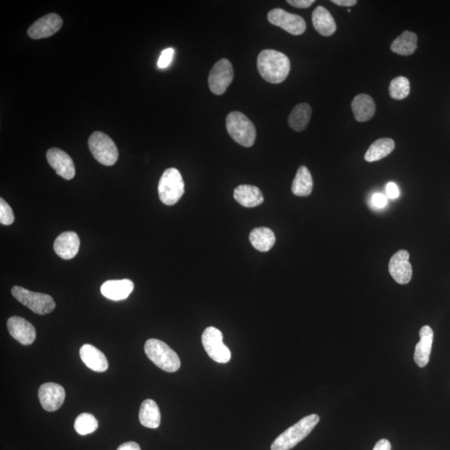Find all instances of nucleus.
Segmentation results:
<instances>
[{"mask_svg":"<svg viewBox=\"0 0 450 450\" xmlns=\"http://www.w3.org/2000/svg\"><path fill=\"white\" fill-rule=\"evenodd\" d=\"M290 58L277 50H262L257 58L258 73L270 83L285 81L290 74Z\"/></svg>","mask_w":450,"mask_h":450,"instance_id":"obj_1","label":"nucleus"},{"mask_svg":"<svg viewBox=\"0 0 450 450\" xmlns=\"http://www.w3.org/2000/svg\"><path fill=\"white\" fill-rule=\"evenodd\" d=\"M319 422L318 415H310L304 417L290 428L281 433L271 445V450H290L299 442L310 435L312 429Z\"/></svg>","mask_w":450,"mask_h":450,"instance_id":"obj_2","label":"nucleus"},{"mask_svg":"<svg viewBox=\"0 0 450 450\" xmlns=\"http://www.w3.org/2000/svg\"><path fill=\"white\" fill-rule=\"evenodd\" d=\"M144 350L149 360L166 372H176L181 368V362L178 354L165 342L156 339L148 340Z\"/></svg>","mask_w":450,"mask_h":450,"instance_id":"obj_3","label":"nucleus"},{"mask_svg":"<svg viewBox=\"0 0 450 450\" xmlns=\"http://www.w3.org/2000/svg\"><path fill=\"white\" fill-rule=\"evenodd\" d=\"M226 128L232 139L244 147H251L256 142V126L243 112H229L226 118Z\"/></svg>","mask_w":450,"mask_h":450,"instance_id":"obj_4","label":"nucleus"},{"mask_svg":"<svg viewBox=\"0 0 450 450\" xmlns=\"http://www.w3.org/2000/svg\"><path fill=\"white\" fill-rule=\"evenodd\" d=\"M158 196L162 203L174 206L185 194V182L179 171L174 168L166 169L158 186Z\"/></svg>","mask_w":450,"mask_h":450,"instance_id":"obj_5","label":"nucleus"},{"mask_svg":"<svg viewBox=\"0 0 450 450\" xmlns=\"http://www.w3.org/2000/svg\"><path fill=\"white\" fill-rule=\"evenodd\" d=\"M89 148L95 160L106 166L115 164L119 158L115 142L106 133L95 131L89 139Z\"/></svg>","mask_w":450,"mask_h":450,"instance_id":"obj_6","label":"nucleus"},{"mask_svg":"<svg viewBox=\"0 0 450 450\" xmlns=\"http://www.w3.org/2000/svg\"><path fill=\"white\" fill-rule=\"evenodd\" d=\"M11 292L12 296L19 302L28 307L35 314L47 315L56 308V302L50 295L35 293V292L24 289L20 286L12 287Z\"/></svg>","mask_w":450,"mask_h":450,"instance_id":"obj_7","label":"nucleus"},{"mask_svg":"<svg viewBox=\"0 0 450 450\" xmlns=\"http://www.w3.org/2000/svg\"><path fill=\"white\" fill-rule=\"evenodd\" d=\"M202 343L208 356L219 364H226L231 358V350L223 343V333L215 327H208L202 335Z\"/></svg>","mask_w":450,"mask_h":450,"instance_id":"obj_8","label":"nucleus"},{"mask_svg":"<svg viewBox=\"0 0 450 450\" xmlns=\"http://www.w3.org/2000/svg\"><path fill=\"white\" fill-rule=\"evenodd\" d=\"M233 78V69L227 58H221L216 62L208 75V87L212 93L221 95L226 92Z\"/></svg>","mask_w":450,"mask_h":450,"instance_id":"obj_9","label":"nucleus"},{"mask_svg":"<svg viewBox=\"0 0 450 450\" xmlns=\"http://www.w3.org/2000/svg\"><path fill=\"white\" fill-rule=\"evenodd\" d=\"M268 20L270 24L281 27L290 35H300L306 31V23L302 17L290 14L282 8H274L270 10Z\"/></svg>","mask_w":450,"mask_h":450,"instance_id":"obj_10","label":"nucleus"},{"mask_svg":"<svg viewBox=\"0 0 450 450\" xmlns=\"http://www.w3.org/2000/svg\"><path fill=\"white\" fill-rule=\"evenodd\" d=\"M389 271L391 276L399 285H407L410 283L412 274L410 253L403 249L395 253L390 258Z\"/></svg>","mask_w":450,"mask_h":450,"instance_id":"obj_11","label":"nucleus"},{"mask_svg":"<svg viewBox=\"0 0 450 450\" xmlns=\"http://www.w3.org/2000/svg\"><path fill=\"white\" fill-rule=\"evenodd\" d=\"M38 395L42 407L48 412L58 410L65 399L64 388L56 383H46L42 385Z\"/></svg>","mask_w":450,"mask_h":450,"instance_id":"obj_12","label":"nucleus"},{"mask_svg":"<svg viewBox=\"0 0 450 450\" xmlns=\"http://www.w3.org/2000/svg\"><path fill=\"white\" fill-rule=\"evenodd\" d=\"M47 160L50 166L60 177L70 181L75 175V167L72 158L64 150L53 148L48 150Z\"/></svg>","mask_w":450,"mask_h":450,"instance_id":"obj_13","label":"nucleus"},{"mask_svg":"<svg viewBox=\"0 0 450 450\" xmlns=\"http://www.w3.org/2000/svg\"><path fill=\"white\" fill-rule=\"evenodd\" d=\"M62 25V20L60 15L49 14L37 20L28 29V35L33 40L45 39L60 31Z\"/></svg>","mask_w":450,"mask_h":450,"instance_id":"obj_14","label":"nucleus"},{"mask_svg":"<svg viewBox=\"0 0 450 450\" xmlns=\"http://www.w3.org/2000/svg\"><path fill=\"white\" fill-rule=\"evenodd\" d=\"M7 326L10 335L20 344L29 345L35 340V328L28 321L21 318V317H11L8 320Z\"/></svg>","mask_w":450,"mask_h":450,"instance_id":"obj_15","label":"nucleus"},{"mask_svg":"<svg viewBox=\"0 0 450 450\" xmlns=\"http://www.w3.org/2000/svg\"><path fill=\"white\" fill-rule=\"evenodd\" d=\"M79 238L76 233L68 231L61 233L54 241V251L64 260H72L77 256L79 249Z\"/></svg>","mask_w":450,"mask_h":450,"instance_id":"obj_16","label":"nucleus"},{"mask_svg":"<svg viewBox=\"0 0 450 450\" xmlns=\"http://www.w3.org/2000/svg\"><path fill=\"white\" fill-rule=\"evenodd\" d=\"M133 283L131 279H120V281H108L101 286V293L104 297L120 301L126 299L133 290Z\"/></svg>","mask_w":450,"mask_h":450,"instance_id":"obj_17","label":"nucleus"},{"mask_svg":"<svg viewBox=\"0 0 450 450\" xmlns=\"http://www.w3.org/2000/svg\"><path fill=\"white\" fill-rule=\"evenodd\" d=\"M420 341L416 344L415 350V361L420 368L426 366L431 357L433 340V329L425 325L419 331Z\"/></svg>","mask_w":450,"mask_h":450,"instance_id":"obj_18","label":"nucleus"},{"mask_svg":"<svg viewBox=\"0 0 450 450\" xmlns=\"http://www.w3.org/2000/svg\"><path fill=\"white\" fill-rule=\"evenodd\" d=\"M81 360L88 368L95 372H104L108 368L107 358L99 349L91 344L83 345L79 350Z\"/></svg>","mask_w":450,"mask_h":450,"instance_id":"obj_19","label":"nucleus"},{"mask_svg":"<svg viewBox=\"0 0 450 450\" xmlns=\"http://www.w3.org/2000/svg\"><path fill=\"white\" fill-rule=\"evenodd\" d=\"M233 197L240 206L246 208H253L264 202V196L258 187L249 185H241L235 188Z\"/></svg>","mask_w":450,"mask_h":450,"instance_id":"obj_20","label":"nucleus"},{"mask_svg":"<svg viewBox=\"0 0 450 450\" xmlns=\"http://www.w3.org/2000/svg\"><path fill=\"white\" fill-rule=\"evenodd\" d=\"M312 25L315 31L324 37H329L336 31V24L332 15L323 6L315 8L312 15Z\"/></svg>","mask_w":450,"mask_h":450,"instance_id":"obj_21","label":"nucleus"},{"mask_svg":"<svg viewBox=\"0 0 450 450\" xmlns=\"http://www.w3.org/2000/svg\"><path fill=\"white\" fill-rule=\"evenodd\" d=\"M351 107L354 118L358 122H366V121L372 119L375 110H376L374 99L365 94L356 96L352 101Z\"/></svg>","mask_w":450,"mask_h":450,"instance_id":"obj_22","label":"nucleus"},{"mask_svg":"<svg viewBox=\"0 0 450 450\" xmlns=\"http://www.w3.org/2000/svg\"><path fill=\"white\" fill-rule=\"evenodd\" d=\"M140 421L146 428H157L160 427L161 415L158 404L153 399H146L142 403L140 410Z\"/></svg>","mask_w":450,"mask_h":450,"instance_id":"obj_23","label":"nucleus"},{"mask_svg":"<svg viewBox=\"0 0 450 450\" xmlns=\"http://www.w3.org/2000/svg\"><path fill=\"white\" fill-rule=\"evenodd\" d=\"M249 241L258 251L268 252L275 244L274 233L269 228H256L250 232Z\"/></svg>","mask_w":450,"mask_h":450,"instance_id":"obj_24","label":"nucleus"},{"mask_svg":"<svg viewBox=\"0 0 450 450\" xmlns=\"http://www.w3.org/2000/svg\"><path fill=\"white\" fill-rule=\"evenodd\" d=\"M311 115L312 108L310 104L307 103H299L291 111L288 122L294 131L301 132L307 128Z\"/></svg>","mask_w":450,"mask_h":450,"instance_id":"obj_25","label":"nucleus"},{"mask_svg":"<svg viewBox=\"0 0 450 450\" xmlns=\"http://www.w3.org/2000/svg\"><path fill=\"white\" fill-rule=\"evenodd\" d=\"M312 185L314 183L310 170L306 166L300 167L292 183V192L299 197H306L312 193Z\"/></svg>","mask_w":450,"mask_h":450,"instance_id":"obj_26","label":"nucleus"},{"mask_svg":"<svg viewBox=\"0 0 450 450\" xmlns=\"http://www.w3.org/2000/svg\"><path fill=\"white\" fill-rule=\"evenodd\" d=\"M395 148L394 141L390 138H383L379 139L372 144L365 156V160L367 162H375L382 160L393 152Z\"/></svg>","mask_w":450,"mask_h":450,"instance_id":"obj_27","label":"nucleus"},{"mask_svg":"<svg viewBox=\"0 0 450 450\" xmlns=\"http://www.w3.org/2000/svg\"><path fill=\"white\" fill-rule=\"evenodd\" d=\"M418 37L415 33L404 31L396 38L391 44V50L402 56H410L415 52Z\"/></svg>","mask_w":450,"mask_h":450,"instance_id":"obj_28","label":"nucleus"},{"mask_svg":"<svg viewBox=\"0 0 450 450\" xmlns=\"http://www.w3.org/2000/svg\"><path fill=\"white\" fill-rule=\"evenodd\" d=\"M99 424L93 415L83 412L74 422L75 431L81 435H87L97 431Z\"/></svg>","mask_w":450,"mask_h":450,"instance_id":"obj_29","label":"nucleus"},{"mask_svg":"<svg viewBox=\"0 0 450 450\" xmlns=\"http://www.w3.org/2000/svg\"><path fill=\"white\" fill-rule=\"evenodd\" d=\"M390 97L394 99L401 100L408 97L410 92V83L406 77H396L390 85Z\"/></svg>","mask_w":450,"mask_h":450,"instance_id":"obj_30","label":"nucleus"},{"mask_svg":"<svg viewBox=\"0 0 450 450\" xmlns=\"http://www.w3.org/2000/svg\"><path fill=\"white\" fill-rule=\"evenodd\" d=\"M15 215L12 208L6 200L0 199V223L3 225H10L14 223Z\"/></svg>","mask_w":450,"mask_h":450,"instance_id":"obj_31","label":"nucleus"},{"mask_svg":"<svg viewBox=\"0 0 450 450\" xmlns=\"http://www.w3.org/2000/svg\"><path fill=\"white\" fill-rule=\"evenodd\" d=\"M174 54V50L173 49L169 48L166 49L161 53L160 58H158L157 65L160 69H165L170 65V62H172L173 57Z\"/></svg>","mask_w":450,"mask_h":450,"instance_id":"obj_32","label":"nucleus"},{"mask_svg":"<svg viewBox=\"0 0 450 450\" xmlns=\"http://www.w3.org/2000/svg\"><path fill=\"white\" fill-rule=\"evenodd\" d=\"M386 195L388 198L395 199L400 195L399 187L394 183H389L386 185Z\"/></svg>","mask_w":450,"mask_h":450,"instance_id":"obj_33","label":"nucleus"},{"mask_svg":"<svg viewBox=\"0 0 450 450\" xmlns=\"http://www.w3.org/2000/svg\"><path fill=\"white\" fill-rule=\"evenodd\" d=\"M388 200L385 194L376 193L373 195L372 203L374 207L383 208L387 206Z\"/></svg>","mask_w":450,"mask_h":450,"instance_id":"obj_34","label":"nucleus"},{"mask_svg":"<svg viewBox=\"0 0 450 450\" xmlns=\"http://www.w3.org/2000/svg\"><path fill=\"white\" fill-rule=\"evenodd\" d=\"M291 6L298 8H307L315 3V0H288Z\"/></svg>","mask_w":450,"mask_h":450,"instance_id":"obj_35","label":"nucleus"},{"mask_svg":"<svg viewBox=\"0 0 450 450\" xmlns=\"http://www.w3.org/2000/svg\"><path fill=\"white\" fill-rule=\"evenodd\" d=\"M373 450H391L390 442L387 440H378Z\"/></svg>","mask_w":450,"mask_h":450,"instance_id":"obj_36","label":"nucleus"},{"mask_svg":"<svg viewBox=\"0 0 450 450\" xmlns=\"http://www.w3.org/2000/svg\"><path fill=\"white\" fill-rule=\"evenodd\" d=\"M117 450H141V449L135 442H127V443L121 444Z\"/></svg>","mask_w":450,"mask_h":450,"instance_id":"obj_37","label":"nucleus"},{"mask_svg":"<svg viewBox=\"0 0 450 450\" xmlns=\"http://www.w3.org/2000/svg\"><path fill=\"white\" fill-rule=\"evenodd\" d=\"M332 3L342 7H352L358 3L356 0H332Z\"/></svg>","mask_w":450,"mask_h":450,"instance_id":"obj_38","label":"nucleus"}]
</instances>
